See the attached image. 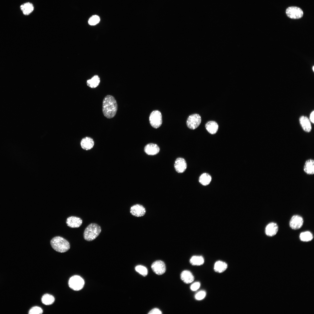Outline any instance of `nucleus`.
Segmentation results:
<instances>
[{
    "instance_id": "obj_19",
    "label": "nucleus",
    "mask_w": 314,
    "mask_h": 314,
    "mask_svg": "<svg viewBox=\"0 0 314 314\" xmlns=\"http://www.w3.org/2000/svg\"><path fill=\"white\" fill-rule=\"evenodd\" d=\"M205 127L208 133L211 134H215L218 131V125L216 122L210 121L206 123Z\"/></svg>"
},
{
    "instance_id": "obj_15",
    "label": "nucleus",
    "mask_w": 314,
    "mask_h": 314,
    "mask_svg": "<svg viewBox=\"0 0 314 314\" xmlns=\"http://www.w3.org/2000/svg\"><path fill=\"white\" fill-rule=\"evenodd\" d=\"M278 230V226L274 222L269 223L266 227L265 233L269 236L275 235Z\"/></svg>"
},
{
    "instance_id": "obj_2",
    "label": "nucleus",
    "mask_w": 314,
    "mask_h": 314,
    "mask_svg": "<svg viewBox=\"0 0 314 314\" xmlns=\"http://www.w3.org/2000/svg\"><path fill=\"white\" fill-rule=\"evenodd\" d=\"M50 244L54 250L60 253L66 252L70 248L68 241L63 238L59 236L53 238L50 241Z\"/></svg>"
},
{
    "instance_id": "obj_25",
    "label": "nucleus",
    "mask_w": 314,
    "mask_h": 314,
    "mask_svg": "<svg viewBox=\"0 0 314 314\" xmlns=\"http://www.w3.org/2000/svg\"><path fill=\"white\" fill-rule=\"evenodd\" d=\"M54 301V297L48 294L44 295L42 298V302L46 305H51L53 303Z\"/></svg>"
},
{
    "instance_id": "obj_27",
    "label": "nucleus",
    "mask_w": 314,
    "mask_h": 314,
    "mask_svg": "<svg viewBox=\"0 0 314 314\" xmlns=\"http://www.w3.org/2000/svg\"><path fill=\"white\" fill-rule=\"evenodd\" d=\"M100 18L97 15L91 16L88 20V24L91 26H94L98 24L100 21Z\"/></svg>"
},
{
    "instance_id": "obj_30",
    "label": "nucleus",
    "mask_w": 314,
    "mask_h": 314,
    "mask_svg": "<svg viewBox=\"0 0 314 314\" xmlns=\"http://www.w3.org/2000/svg\"><path fill=\"white\" fill-rule=\"evenodd\" d=\"M206 292L204 291H200L197 292L195 295V298L197 300L203 299L205 297Z\"/></svg>"
},
{
    "instance_id": "obj_23",
    "label": "nucleus",
    "mask_w": 314,
    "mask_h": 314,
    "mask_svg": "<svg viewBox=\"0 0 314 314\" xmlns=\"http://www.w3.org/2000/svg\"><path fill=\"white\" fill-rule=\"evenodd\" d=\"M211 180V176L209 174L206 173L202 174L199 178V182L204 185H206L209 184Z\"/></svg>"
},
{
    "instance_id": "obj_21",
    "label": "nucleus",
    "mask_w": 314,
    "mask_h": 314,
    "mask_svg": "<svg viewBox=\"0 0 314 314\" xmlns=\"http://www.w3.org/2000/svg\"><path fill=\"white\" fill-rule=\"evenodd\" d=\"M227 267V265L225 262L218 261L215 263L214 266V270L218 273H222L224 271Z\"/></svg>"
},
{
    "instance_id": "obj_1",
    "label": "nucleus",
    "mask_w": 314,
    "mask_h": 314,
    "mask_svg": "<svg viewBox=\"0 0 314 314\" xmlns=\"http://www.w3.org/2000/svg\"><path fill=\"white\" fill-rule=\"evenodd\" d=\"M117 109V104L114 97L108 95L105 97L103 101L102 112L106 117L109 119L113 117Z\"/></svg>"
},
{
    "instance_id": "obj_24",
    "label": "nucleus",
    "mask_w": 314,
    "mask_h": 314,
    "mask_svg": "<svg viewBox=\"0 0 314 314\" xmlns=\"http://www.w3.org/2000/svg\"><path fill=\"white\" fill-rule=\"evenodd\" d=\"M190 262L192 265H200L204 263V259L201 256H194L191 258Z\"/></svg>"
},
{
    "instance_id": "obj_10",
    "label": "nucleus",
    "mask_w": 314,
    "mask_h": 314,
    "mask_svg": "<svg viewBox=\"0 0 314 314\" xmlns=\"http://www.w3.org/2000/svg\"><path fill=\"white\" fill-rule=\"evenodd\" d=\"M130 213L133 216L137 217L142 216L146 213L144 207L141 205L136 204L132 206L130 208Z\"/></svg>"
},
{
    "instance_id": "obj_7",
    "label": "nucleus",
    "mask_w": 314,
    "mask_h": 314,
    "mask_svg": "<svg viewBox=\"0 0 314 314\" xmlns=\"http://www.w3.org/2000/svg\"><path fill=\"white\" fill-rule=\"evenodd\" d=\"M287 16L292 19H299L301 18L303 15V12L299 7L291 6L288 7L286 10Z\"/></svg>"
},
{
    "instance_id": "obj_16",
    "label": "nucleus",
    "mask_w": 314,
    "mask_h": 314,
    "mask_svg": "<svg viewBox=\"0 0 314 314\" xmlns=\"http://www.w3.org/2000/svg\"><path fill=\"white\" fill-rule=\"evenodd\" d=\"M303 170L308 175H313L314 174V160L309 159L305 161L303 167Z\"/></svg>"
},
{
    "instance_id": "obj_26",
    "label": "nucleus",
    "mask_w": 314,
    "mask_h": 314,
    "mask_svg": "<svg viewBox=\"0 0 314 314\" xmlns=\"http://www.w3.org/2000/svg\"><path fill=\"white\" fill-rule=\"evenodd\" d=\"M300 240L304 242H308L311 240L313 236L311 232L309 231H306L302 232L299 235Z\"/></svg>"
},
{
    "instance_id": "obj_13",
    "label": "nucleus",
    "mask_w": 314,
    "mask_h": 314,
    "mask_svg": "<svg viewBox=\"0 0 314 314\" xmlns=\"http://www.w3.org/2000/svg\"><path fill=\"white\" fill-rule=\"evenodd\" d=\"M144 151L148 155H154L158 153L160 151V148L156 144L151 143L145 146Z\"/></svg>"
},
{
    "instance_id": "obj_33",
    "label": "nucleus",
    "mask_w": 314,
    "mask_h": 314,
    "mask_svg": "<svg viewBox=\"0 0 314 314\" xmlns=\"http://www.w3.org/2000/svg\"><path fill=\"white\" fill-rule=\"evenodd\" d=\"M314 111L313 110L311 113L310 115V121L312 122L313 123H314Z\"/></svg>"
},
{
    "instance_id": "obj_29",
    "label": "nucleus",
    "mask_w": 314,
    "mask_h": 314,
    "mask_svg": "<svg viewBox=\"0 0 314 314\" xmlns=\"http://www.w3.org/2000/svg\"><path fill=\"white\" fill-rule=\"evenodd\" d=\"M43 313L42 309L38 306H34L31 308L29 311V314H41Z\"/></svg>"
},
{
    "instance_id": "obj_28",
    "label": "nucleus",
    "mask_w": 314,
    "mask_h": 314,
    "mask_svg": "<svg viewBox=\"0 0 314 314\" xmlns=\"http://www.w3.org/2000/svg\"><path fill=\"white\" fill-rule=\"evenodd\" d=\"M135 270L144 276H146L148 274L147 268L144 266L138 265L135 267Z\"/></svg>"
},
{
    "instance_id": "obj_9",
    "label": "nucleus",
    "mask_w": 314,
    "mask_h": 314,
    "mask_svg": "<svg viewBox=\"0 0 314 314\" xmlns=\"http://www.w3.org/2000/svg\"><path fill=\"white\" fill-rule=\"evenodd\" d=\"M303 222V220L301 217L297 215H295L292 217L290 220V226L293 229H298L302 227Z\"/></svg>"
},
{
    "instance_id": "obj_8",
    "label": "nucleus",
    "mask_w": 314,
    "mask_h": 314,
    "mask_svg": "<svg viewBox=\"0 0 314 314\" xmlns=\"http://www.w3.org/2000/svg\"><path fill=\"white\" fill-rule=\"evenodd\" d=\"M153 271L156 274L160 275L163 274L166 271V266L164 263L160 260L154 261L151 266Z\"/></svg>"
},
{
    "instance_id": "obj_12",
    "label": "nucleus",
    "mask_w": 314,
    "mask_h": 314,
    "mask_svg": "<svg viewBox=\"0 0 314 314\" xmlns=\"http://www.w3.org/2000/svg\"><path fill=\"white\" fill-rule=\"evenodd\" d=\"M174 166L177 172L182 173L185 170L187 165L186 162L184 159L179 158L175 160Z\"/></svg>"
},
{
    "instance_id": "obj_6",
    "label": "nucleus",
    "mask_w": 314,
    "mask_h": 314,
    "mask_svg": "<svg viewBox=\"0 0 314 314\" xmlns=\"http://www.w3.org/2000/svg\"><path fill=\"white\" fill-rule=\"evenodd\" d=\"M201 122V118L197 114H194L190 115L187 120L186 124L190 129L194 130L200 125Z\"/></svg>"
},
{
    "instance_id": "obj_17",
    "label": "nucleus",
    "mask_w": 314,
    "mask_h": 314,
    "mask_svg": "<svg viewBox=\"0 0 314 314\" xmlns=\"http://www.w3.org/2000/svg\"><path fill=\"white\" fill-rule=\"evenodd\" d=\"M300 124L303 130L306 132H309L311 130V125L309 119L306 117L301 116L299 119Z\"/></svg>"
},
{
    "instance_id": "obj_11",
    "label": "nucleus",
    "mask_w": 314,
    "mask_h": 314,
    "mask_svg": "<svg viewBox=\"0 0 314 314\" xmlns=\"http://www.w3.org/2000/svg\"><path fill=\"white\" fill-rule=\"evenodd\" d=\"M66 223L68 226L72 228H76L79 227L82 224V220L78 217L72 216L68 217L67 219Z\"/></svg>"
},
{
    "instance_id": "obj_3",
    "label": "nucleus",
    "mask_w": 314,
    "mask_h": 314,
    "mask_svg": "<svg viewBox=\"0 0 314 314\" xmlns=\"http://www.w3.org/2000/svg\"><path fill=\"white\" fill-rule=\"evenodd\" d=\"M101 231V228L99 225L94 223H91L86 227L84 231V238L87 241H92L98 236Z\"/></svg>"
},
{
    "instance_id": "obj_4",
    "label": "nucleus",
    "mask_w": 314,
    "mask_h": 314,
    "mask_svg": "<svg viewBox=\"0 0 314 314\" xmlns=\"http://www.w3.org/2000/svg\"><path fill=\"white\" fill-rule=\"evenodd\" d=\"M68 284L71 288L74 290L78 291L81 290L83 288L84 281L83 279L80 276L74 275L69 279Z\"/></svg>"
},
{
    "instance_id": "obj_14",
    "label": "nucleus",
    "mask_w": 314,
    "mask_h": 314,
    "mask_svg": "<svg viewBox=\"0 0 314 314\" xmlns=\"http://www.w3.org/2000/svg\"><path fill=\"white\" fill-rule=\"evenodd\" d=\"M94 144V142L93 139L88 137L83 138L80 142V145L82 148L86 150H88L92 149Z\"/></svg>"
},
{
    "instance_id": "obj_20",
    "label": "nucleus",
    "mask_w": 314,
    "mask_h": 314,
    "mask_svg": "<svg viewBox=\"0 0 314 314\" xmlns=\"http://www.w3.org/2000/svg\"><path fill=\"white\" fill-rule=\"evenodd\" d=\"M20 8L24 15H28L33 11L34 9L33 4L30 2L24 3L20 6Z\"/></svg>"
},
{
    "instance_id": "obj_34",
    "label": "nucleus",
    "mask_w": 314,
    "mask_h": 314,
    "mask_svg": "<svg viewBox=\"0 0 314 314\" xmlns=\"http://www.w3.org/2000/svg\"><path fill=\"white\" fill-rule=\"evenodd\" d=\"M314 66H313V71H314Z\"/></svg>"
},
{
    "instance_id": "obj_31",
    "label": "nucleus",
    "mask_w": 314,
    "mask_h": 314,
    "mask_svg": "<svg viewBox=\"0 0 314 314\" xmlns=\"http://www.w3.org/2000/svg\"><path fill=\"white\" fill-rule=\"evenodd\" d=\"M200 283L199 282H196L192 284L190 286V289L192 291H196L200 287Z\"/></svg>"
},
{
    "instance_id": "obj_22",
    "label": "nucleus",
    "mask_w": 314,
    "mask_h": 314,
    "mask_svg": "<svg viewBox=\"0 0 314 314\" xmlns=\"http://www.w3.org/2000/svg\"><path fill=\"white\" fill-rule=\"evenodd\" d=\"M100 82V78L97 75H95L87 82L88 86L91 88H95L99 85Z\"/></svg>"
},
{
    "instance_id": "obj_5",
    "label": "nucleus",
    "mask_w": 314,
    "mask_h": 314,
    "mask_svg": "<svg viewBox=\"0 0 314 314\" xmlns=\"http://www.w3.org/2000/svg\"><path fill=\"white\" fill-rule=\"evenodd\" d=\"M149 120L153 127L156 129L160 127L162 123V115L160 112L157 110L153 111L150 115Z\"/></svg>"
},
{
    "instance_id": "obj_18",
    "label": "nucleus",
    "mask_w": 314,
    "mask_h": 314,
    "mask_svg": "<svg viewBox=\"0 0 314 314\" xmlns=\"http://www.w3.org/2000/svg\"><path fill=\"white\" fill-rule=\"evenodd\" d=\"M180 277L181 280L185 283L188 284L192 282L194 277L192 273L189 271L185 270L181 273Z\"/></svg>"
},
{
    "instance_id": "obj_32",
    "label": "nucleus",
    "mask_w": 314,
    "mask_h": 314,
    "mask_svg": "<svg viewBox=\"0 0 314 314\" xmlns=\"http://www.w3.org/2000/svg\"><path fill=\"white\" fill-rule=\"evenodd\" d=\"M162 313L161 311L156 308L153 309L148 313L149 314H161Z\"/></svg>"
}]
</instances>
